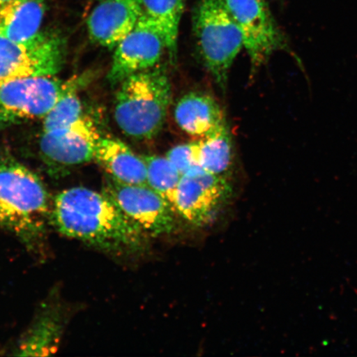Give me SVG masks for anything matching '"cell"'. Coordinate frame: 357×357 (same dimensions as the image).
<instances>
[{"label":"cell","instance_id":"1","mask_svg":"<svg viewBox=\"0 0 357 357\" xmlns=\"http://www.w3.org/2000/svg\"><path fill=\"white\" fill-rule=\"evenodd\" d=\"M51 226L62 235L107 252H144L147 235L104 192L74 187L52 201Z\"/></svg>","mask_w":357,"mask_h":357},{"label":"cell","instance_id":"2","mask_svg":"<svg viewBox=\"0 0 357 357\" xmlns=\"http://www.w3.org/2000/svg\"><path fill=\"white\" fill-rule=\"evenodd\" d=\"M52 201L42 178L10 154H0V227L37 250L51 226Z\"/></svg>","mask_w":357,"mask_h":357},{"label":"cell","instance_id":"3","mask_svg":"<svg viewBox=\"0 0 357 357\" xmlns=\"http://www.w3.org/2000/svg\"><path fill=\"white\" fill-rule=\"evenodd\" d=\"M172 100V84L158 66L130 75L120 83L114 119L127 136L149 140L162 130Z\"/></svg>","mask_w":357,"mask_h":357},{"label":"cell","instance_id":"4","mask_svg":"<svg viewBox=\"0 0 357 357\" xmlns=\"http://www.w3.org/2000/svg\"><path fill=\"white\" fill-rule=\"evenodd\" d=\"M193 26L205 66L216 82L225 87L231 66L244 47L242 32L223 0H199Z\"/></svg>","mask_w":357,"mask_h":357},{"label":"cell","instance_id":"5","mask_svg":"<svg viewBox=\"0 0 357 357\" xmlns=\"http://www.w3.org/2000/svg\"><path fill=\"white\" fill-rule=\"evenodd\" d=\"M83 79L56 75L22 77L0 84V128L43 119L66 93L79 89Z\"/></svg>","mask_w":357,"mask_h":357},{"label":"cell","instance_id":"6","mask_svg":"<svg viewBox=\"0 0 357 357\" xmlns=\"http://www.w3.org/2000/svg\"><path fill=\"white\" fill-rule=\"evenodd\" d=\"M65 44L60 36L41 33L25 43L0 36V84L15 79L56 75L65 61Z\"/></svg>","mask_w":357,"mask_h":357},{"label":"cell","instance_id":"7","mask_svg":"<svg viewBox=\"0 0 357 357\" xmlns=\"http://www.w3.org/2000/svg\"><path fill=\"white\" fill-rule=\"evenodd\" d=\"M243 36L244 47L253 69L265 65L274 52H291L265 0H223Z\"/></svg>","mask_w":357,"mask_h":357},{"label":"cell","instance_id":"8","mask_svg":"<svg viewBox=\"0 0 357 357\" xmlns=\"http://www.w3.org/2000/svg\"><path fill=\"white\" fill-rule=\"evenodd\" d=\"M102 192L147 236L171 234L176 229L175 208L149 186L124 184L109 176Z\"/></svg>","mask_w":357,"mask_h":357},{"label":"cell","instance_id":"9","mask_svg":"<svg viewBox=\"0 0 357 357\" xmlns=\"http://www.w3.org/2000/svg\"><path fill=\"white\" fill-rule=\"evenodd\" d=\"M231 194V187L225 176L195 167L181 176L173 207L190 225L202 227L212 220Z\"/></svg>","mask_w":357,"mask_h":357},{"label":"cell","instance_id":"10","mask_svg":"<svg viewBox=\"0 0 357 357\" xmlns=\"http://www.w3.org/2000/svg\"><path fill=\"white\" fill-rule=\"evenodd\" d=\"M167 49L166 37L153 20L142 15L134 29L114 49L108 75L118 84L133 74L153 68Z\"/></svg>","mask_w":357,"mask_h":357},{"label":"cell","instance_id":"11","mask_svg":"<svg viewBox=\"0 0 357 357\" xmlns=\"http://www.w3.org/2000/svg\"><path fill=\"white\" fill-rule=\"evenodd\" d=\"M101 136L86 115L64 128L42 132L40 151L46 162L56 168L79 166L95 160Z\"/></svg>","mask_w":357,"mask_h":357},{"label":"cell","instance_id":"12","mask_svg":"<svg viewBox=\"0 0 357 357\" xmlns=\"http://www.w3.org/2000/svg\"><path fill=\"white\" fill-rule=\"evenodd\" d=\"M142 15L141 0H99L87 19L89 38L101 47L114 49Z\"/></svg>","mask_w":357,"mask_h":357},{"label":"cell","instance_id":"13","mask_svg":"<svg viewBox=\"0 0 357 357\" xmlns=\"http://www.w3.org/2000/svg\"><path fill=\"white\" fill-rule=\"evenodd\" d=\"M175 119L183 131L190 136L204 138L226 126L220 105L206 93L192 92L178 101Z\"/></svg>","mask_w":357,"mask_h":357},{"label":"cell","instance_id":"14","mask_svg":"<svg viewBox=\"0 0 357 357\" xmlns=\"http://www.w3.org/2000/svg\"><path fill=\"white\" fill-rule=\"evenodd\" d=\"M66 325L63 311L55 303H47L22 337L15 356H38L55 354L59 348Z\"/></svg>","mask_w":357,"mask_h":357},{"label":"cell","instance_id":"15","mask_svg":"<svg viewBox=\"0 0 357 357\" xmlns=\"http://www.w3.org/2000/svg\"><path fill=\"white\" fill-rule=\"evenodd\" d=\"M95 160L115 181L128 185H147L144 158L134 153L121 141L101 137L97 145Z\"/></svg>","mask_w":357,"mask_h":357},{"label":"cell","instance_id":"16","mask_svg":"<svg viewBox=\"0 0 357 357\" xmlns=\"http://www.w3.org/2000/svg\"><path fill=\"white\" fill-rule=\"evenodd\" d=\"M45 13V0H20L0 13V36L17 43L37 38L42 33Z\"/></svg>","mask_w":357,"mask_h":357},{"label":"cell","instance_id":"17","mask_svg":"<svg viewBox=\"0 0 357 357\" xmlns=\"http://www.w3.org/2000/svg\"><path fill=\"white\" fill-rule=\"evenodd\" d=\"M186 0H141L142 15L153 20L166 37L169 59L176 61L178 29Z\"/></svg>","mask_w":357,"mask_h":357},{"label":"cell","instance_id":"18","mask_svg":"<svg viewBox=\"0 0 357 357\" xmlns=\"http://www.w3.org/2000/svg\"><path fill=\"white\" fill-rule=\"evenodd\" d=\"M197 146L199 167L218 176L229 171L233 159V146L227 125L212 135L200 138Z\"/></svg>","mask_w":357,"mask_h":357},{"label":"cell","instance_id":"19","mask_svg":"<svg viewBox=\"0 0 357 357\" xmlns=\"http://www.w3.org/2000/svg\"><path fill=\"white\" fill-rule=\"evenodd\" d=\"M146 166L147 186L167 199L173 206L181 175L165 156L142 155Z\"/></svg>","mask_w":357,"mask_h":357},{"label":"cell","instance_id":"20","mask_svg":"<svg viewBox=\"0 0 357 357\" xmlns=\"http://www.w3.org/2000/svg\"><path fill=\"white\" fill-rule=\"evenodd\" d=\"M79 89L70 91L53 107L43 119V132L56 130L68 126L84 117L82 101L78 96Z\"/></svg>","mask_w":357,"mask_h":357},{"label":"cell","instance_id":"21","mask_svg":"<svg viewBox=\"0 0 357 357\" xmlns=\"http://www.w3.org/2000/svg\"><path fill=\"white\" fill-rule=\"evenodd\" d=\"M197 142L174 146L167 153L166 158L181 176L198 166Z\"/></svg>","mask_w":357,"mask_h":357},{"label":"cell","instance_id":"22","mask_svg":"<svg viewBox=\"0 0 357 357\" xmlns=\"http://www.w3.org/2000/svg\"><path fill=\"white\" fill-rule=\"evenodd\" d=\"M19 1L20 0H0V13Z\"/></svg>","mask_w":357,"mask_h":357}]
</instances>
